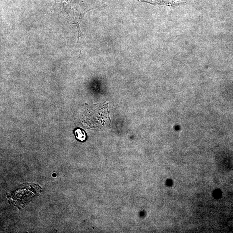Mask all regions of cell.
<instances>
[{
	"mask_svg": "<svg viewBox=\"0 0 233 233\" xmlns=\"http://www.w3.org/2000/svg\"><path fill=\"white\" fill-rule=\"evenodd\" d=\"M83 18V17L80 18L79 19H78L77 21H75L74 23L72 24L75 25L76 26L77 28V30L78 36L77 42V44L78 43L79 41V37H83V36H84L83 33L81 32V30H80V26H79V24H80V23H81V21H82Z\"/></svg>",
	"mask_w": 233,
	"mask_h": 233,
	"instance_id": "1",
	"label": "cell"
},
{
	"mask_svg": "<svg viewBox=\"0 0 233 233\" xmlns=\"http://www.w3.org/2000/svg\"><path fill=\"white\" fill-rule=\"evenodd\" d=\"M76 137L80 141H84L86 138L85 133L80 129H77L75 131Z\"/></svg>",
	"mask_w": 233,
	"mask_h": 233,
	"instance_id": "2",
	"label": "cell"
},
{
	"mask_svg": "<svg viewBox=\"0 0 233 233\" xmlns=\"http://www.w3.org/2000/svg\"><path fill=\"white\" fill-rule=\"evenodd\" d=\"M56 2L67 3L68 2V0H55V3Z\"/></svg>",
	"mask_w": 233,
	"mask_h": 233,
	"instance_id": "3",
	"label": "cell"
}]
</instances>
